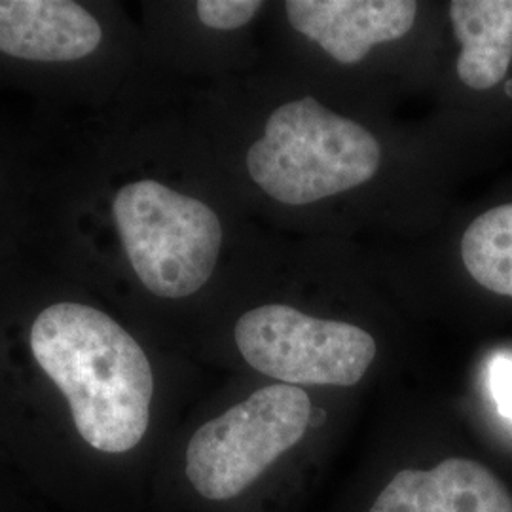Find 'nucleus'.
<instances>
[{
    "label": "nucleus",
    "instance_id": "11",
    "mask_svg": "<svg viewBox=\"0 0 512 512\" xmlns=\"http://www.w3.org/2000/svg\"><path fill=\"white\" fill-rule=\"evenodd\" d=\"M256 0H200L196 4L203 25L219 31H232L247 25L260 10Z\"/></svg>",
    "mask_w": 512,
    "mask_h": 512
},
{
    "label": "nucleus",
    "instance_id": "1",
    "mask_svg": "<svg viewBox=\"0 0 512 512\" xmlns=\"http://www.w3.org/2000/svg\"><path fill=\"white\" fill-rule=\"evenodd\" d=\"M31 349L92 448L124 454L143 440L152 368L135 338L107 313L73 302L50 306L33 323Z\"/></svg>",
    "mask_w": 512,
    "mask_h": 512
},
{
    "label": "nucleus",
    "instance_id": "4",
    "mask_svg": "<svg viewBox=\"0 0 512 512\" xmlns=\"http://www.w3.org/2000/svg\"><path fill=\"white\" fill-rule=\"evenodd\" d=\"M308 393L270 385L207 421L186 448V476L196 492L226 501L245 492L275 459L291 450L310 425Z\"/></svg>",
    "mask_w": 512,
    "mask_h": 512
},
{
    "label": "nucleus",
    "instance_id": "3",
    "mask_svg": "<svg viewBox=\"0 0 512 512\" xmlns=\"http://www.w3.org/2000/svg\"><path fill=\"white\" fill-rule=\"evenodd\" d=\"M112 209L129 262L150 293L184 298L209 281L222 245L211 207L156 181H137L116 194Z\"/></svg>",
    "mask_w": 512,
    "mask_h": 512
},
{
    "label": "nucleus",
    "instance_id": "8",
    "mask_svg": "<svg viewBox=\"0 0 512 512\" xmlns=\"http://www.w3.org/2000/svg\"><path fill=\"white\" fill-rule=\"evenodd\" d=\"M103 31L69 0H0V52L29 61L63 63L92 54Z\"/></svg>",
    "mask_w": 512,
    "mask_h": 512
},
{
    "label": "nucleus",
    "instance_id": "6",
    "mask_svg": "<svg viewBox=\"0 0 512 512\" xmlns=\"http://www.w3.org/2000/svg\"><path fill=\"white\" fill-rule=\"evenodd\" d=\"M285 8L298 33L344 65L359 63L376 44L404 37L418 12L410 0H291Z\"/></svg>",
    "mask_w": 512,
    "mask_h": 512
},
{
    "label": "nucleus",
    "instance_id": "9",
    "mask_svg": "<svg viewBox=\"0 0 512 512\" xmlns=\"http://www.w3.org/2000/svg\"><path fill=\"white\" fill-rule=\"evenodd\" d=\"M450 19L461 44V82L473 90L494 88L511 65L512 0H454Z\"/></svg>",
    "mask_w": 512,
    "mask_h": 512
},
{
    "label": "nucleus",
    "instance_id": "13",
    "mask_svg": "<svg viewBox=\"0 0 512 512\" xmlns=\"http://www.w3.org/2000/svg\"><path fill=\"white\" fill-rule=\"evenodd\" d=\"M507 93H509V95H511L512 97V82H509V84H507Z\"/></svg>",
    "mask_w": 512,
    "mask_h": 512
},
{
    "label": "nucleus",
    "instance_id": "5",
    "mask_svg": "<svg viewBox=\"0 0 512 512\" xmlns=\"http://www.w3.org/2000/svg\"><path fill=\"white\" fill-rule=\"evenodd\" d=\"M234 336L249 365L287 385L351 387L376 357L366 330L279 304L243 313Z\"/></svg>",
    "mask_w": 512,
    "mask_h": 512
},
{
    "label": "nucleus",
    "instance_id": "7",
    "mask_svg": "<svg viewBox=\"0 0 512 512\" xmlns=\"http://www.w3.org/2000/svg\"><path fill=\"white\" fill-rule=\"evenodd\" d=\"M368 512H512V495L484 465L454 458L401 471Z\"/></svg>",
    "mask_w": 512,
    "mask_h": 512
},
{
    "label": "nucleus",
    "instance_id": "2",
    "mask_svg": "<svg viewBox=\"0 0 512 512\" xmlns=\"http://www.w3.org/2000/svg\"><path fill=\"white\" fill-rule=\"evenodd\" d=\"M382 162L376 137L304 97L274 110L247 152L260 190L285 205H308L370 181Z\"/></svg>",
    "mask_w": 512,
    "mask_h": 512
},
{
    "label": "nucleus",
    "instance_id": "12",
    "mask_svg": "<svg viewBox=\"0 0 512 512\" xmlns=\"http://www.w3.org/2000/svg\"><path fill=\"white\" fill-rule=\"evenodd\" d=\"M488 384L499 414L512 421V359L495 357L490 365Z\"/></svg>",
    "mask_w": 512,
    "mask_h": 512
},
{
    "label": "nucleus",
    "instance_id": "10",
    "mask_svg": "<svg viewBox=\"0 0 512 512\" xmlns=\"http://www.w3.org/2000/svg\"><path fill=\"white\" fill-rule=\"evenodd\" d=\"M461 258L476 283L512 298V203L473 220L461 239Z\"/></svg>",
    "mask_w": 512,
    "mask_h": 512
}]
</instances>
